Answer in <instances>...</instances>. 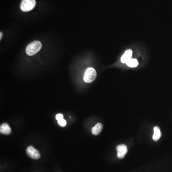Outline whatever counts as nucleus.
Segmentation results:
<instances>
[{"instance_id": "1", "label": "nucleus", "mask_w": 172, "mask_h": 172, "mask_svg": "<svg viewBox=\"0 0 172 172\" xmlns=\"http://www.w3.org/2000/svg\"><path fill=\"white\" fill-rule=\"evenodd\" d=\"M41 48V43L39 41H35L28 45L26 48V53L30 56L34 55L40 50Z\"/></svg>"}, {"instance_id": "2", "label": "nucleus", "mask_w": 172, "mask_h": 172, "mask_svg": "<svg viewBox=\"0 0 172 172\" xmlns=\"http://www.w3.org/2000/svg\"><path fill=\"white\" fill-rule=\"evenodd\" d=\"M97 77V72L94 68H88L85 71L84 76V80L86 83L92 82Z\"/></svg>"}, {"instance_id": "3", "label": "nucleus", "mask_w": 172, "mask_h": 172, "mask_svg": "<svg viewBox=\"0 0 172 172\" xmlns=\"http://www.w3.org/2000/svg\"><path fill=\"white\" fill-rule=\"evenodd\" d=\"M36 5L35 0H22L20 4V9L23 12L31 11Z\"/></svg>"}, {"instance_id": "4", "label": "nucleus", "mask_w": 172, "mask_h": 172, "mask_svg": "<svg viewBox=\"0 0 172 172\" xmlns=\"http://www.w3.org/2000/svg\"><path fill=\"white\" fill-rule=\"evenodd\" d=\"M27 155L33 159H38L40 157L39 152L32 146L28 147L27 149Z\"/></svg>"}, {"instance_id": "5", "label": "nucleus", "mask_w": 172, "mask_h": 172, "mask_svg": "<svg viewBox=\"0 0 172 172\" xmlns=\"http://www.w3.org/2000/svg\"><path fill=\"white\" fill-rule=\"evenodd\" d=\"M117 151V157L119 159H122L125 157V155L128 152V148L125 145H120L116 147Z\"/></svg>"}, {"instance_id": "6", "label": "nucleus", "mask_w": 172, "mask_h": 172, "mask_svg": "<svg viewBox=\"0 0 172 172\" xmlns=\"http://www.w3.org/2000/svg\"><path fill=\"white\" fill-rule=\"evenodd\" d=\"M132 55L133 51L131 49H128L121 56V61L122 63H127L129 61L132 59Z\"/></svg>"}, {"instance_id": "7", "label": "nucleus", "mask_w": 172, "mask_h": 172, "mask_svg": "<svg viewBox=\"0 0 172 172\" xmlns=\"http://www.w3.org/2000/svg\"><path fill=\"white\" fill-rule=\"evenodd\" d=\"M0 132L5 135H9L11 133V129L7 123H4L0 127Z\"/></svg>"}, {"instance_id": "8", "label": "nucleus", "mask_w": 172, "mask_h": 172, "mask_svg": "<svg viewBox=\"0 0 172 172\" xmlns=\"http://www.w3.org/2000/svg\"><path fill=\"white\" fill-rule=\"evenodd\" d=\"M103 129V125L100 123H97L94 127L92 129V133L94 135H99L101 133Z\"/></svg>"}, {"instance_id": "9", "label": "nucleus", "mask_w": 172, "mask_h": 172, "mask_svg": "<svg viewBox=\"0 0 172 172\" xmlns=\"http://www.w3.org/2000/svg\"><path fill=\"white\" fill-rule=\"evenodd\" d=\"M154 133L153 136V139L154 141H158L161 137L162 133L159 127L158 126H155L154 129Z\"/></svg>"}, {"instance_id": "10", "label": "nucleus", "mask_w": 172, "mask_h": 172, "mask_svg": "<svg viewBox=\"0 0 172 172\" xmlns=\"http://www.w3.org/2000/svg\"><path fill=\"white\" fill-rule=\"evenodd\" d=\"M127 65L130 68H135L138 66L139 63L136 59H131L126 63Z\"/></svg>"}, {"instance_id": "11", "label": "nucleus", "mask_w": 172, "mask_h": 172, "mask_svg": "<svg viewBox=\"0 0 172 172\" xmlns=\"http://www.w3.org/2000/svg\"><path fill=\"white\" fill-rule=\"evenodd\" d=\"M58 124L61 127H65L67 125V121L64 119H62L61 120L58 121Z\"/></svg>"}, {"instance_id": "12", "label": "nucleus", "mask_w": 172, "mask_h": 172, "mask_svg": "<svg viewBox=\"0 0 172 172\" xmlns=\"http://www.w3.org/2000/svg\"><path fill=\"white\" fill-rule=\"evenodd\" d=\"M55 119H56V120H57V121L61 120L62 119H64L63 115L61 113L57 114L56 115V116H55Z\"/></svg>"}, {"instance_id": "13", "label": "nucleus", "mask_w": 172, "mask_h": 172, "mask_svg": "<svg viewBox=\"0 0 172 172\" xmlns=\"http://www.w3.org/2000/svg\"><path fill=\"white\" fill-rule=\"evenodd\" d=\"M0 35H1V37H0V39H2V32H1V33H0Z\"/></svg>"}]
</instances>
